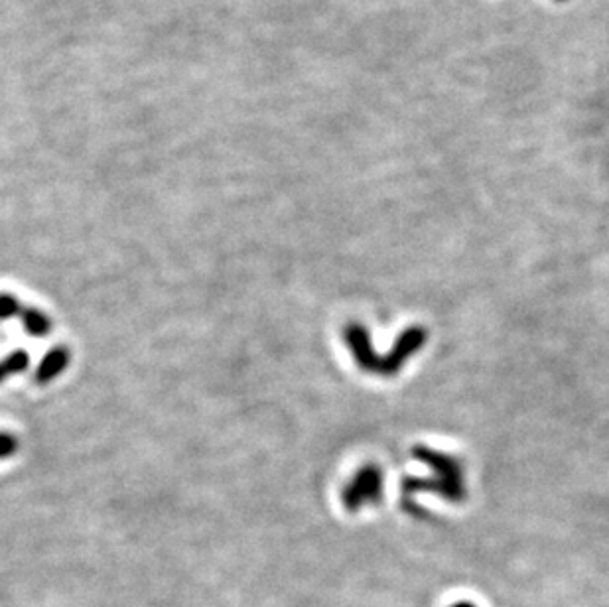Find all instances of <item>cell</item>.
<instances>
[{
	"mask_svg": "<svg viewBox=\"0 0 609 607\" xmlns=\"http://www.w3.org/2000/svg\"><path fill=\"white\" fill-rule=\"evenodd\" d=\"M18 452V438L10 432H0V460L10 458Z\"/></svg>",
	"mask_w": 609,
	"mask_h": 607,
	"instance_id": "ba28073f",
	"label": "cell"
},
{
	"mask_svg": "<svg viewBox=\"0 0 609 607\" xmlns=\"http://www.w3.org/2000/svg\"><path fill=\"white\" fill-rule=\"evenodd\" d=\"M343 339L349 345L355 363L365 373L379 375V377H395V375H399V371L403 369L406 361L410 357H414V353L426 345L428 332L420 326L408 328L399 336L395 347L387 355H377L373 351L371 336H369L367 328L361 324H355V322L347 324V328L343 330Z\"/></svg>",
	"mask_w": 609,
	"mask_h": 607,
	"instance_id": "7a4b0ae2",
	"label": "cell"
},
{
	"mask_svg": "<svg viewBox=\"0 0 609 607\" xmlns=\"http://www.w3.org/2000/svg\"><path fill=\"white\" fill-rule=\"evenodd\" d=\"M412 456L420 460L424 466H428L430 475L428 477H405L401 485L403 493V509L410 515L422 517V507L414 505L412 497L414 493H434L436 497H442L448 503H464L468 489L464 481V468L462 464L434 448L428 446H414Z\"/></svg>",
	"mask_w": 609,
	"mask_h": 607,
	"instance_id": "6da1fadb",
	"label": "cell"
},
{
	"mask_svg": "<svg viewBox=\"0 0 609 607\" xmlns=\"http://www.w3.org/2000/svg\"><path fill=\"white\" fill-rule=\"evenodd\" d=\"M28 365H30V355L26 353V349L10 351L4 359H0V383L6 381L8 377L24 373Z\"/></svg>",
	"mask_w": 609,
	"mask_h": 607,
	"instance_id": "8992f818",
	"label": "cell"
},
{
	"mask_svg": "<svg viewBox=\"0 0 609 607\" xmlns=\"http://www.w3.org/2000/svg\"><path fill=\"white\" fill-rule=\"evenodd\" d=\"M69 359H71V355H69L68 347L58 345V347L50 349L36 369V383L48 385L50 381L60 377L68 369Z\"/></svg>",
	"mask_w": 609,
	"mask_h": 607,
	"instance_id": "277c9868",
	"label": "cell"
},
{
	"mask_svg": "<svg viewBox=\"0 0 609 607\" xmlns=\"http://www.w3.org/2000/svg\"><path fill=\"white\" fill-rule=\"evenodd\" d=\"M20 318H22L24 330L34 338H44L52 332V320L36 308H24Z\"/></svg>",
	"mask_w": 609,
	"mask_h": 607,
	"instance_id": "5b68a950",
	"label": "cell"
},
{
	"mask_svg": "<svg viewBox=\"0 0 609 607\" xmlns=\"http://www.w3.org/2000/svg\"><path fill=\"white\" fill-rule=\"evenodd\" d=\"M450 607H475V604H472V602H458V604Z\"/></svg>",
	"mask_w": 609,
	"mask_h": 607,
	"instance_id": "9c48e42d",
	"label": "cell"
},
{
	"mask_svg": "<svg viewBox=\"0 0 609 607\" xmlns=\"http://www.w3.org/2000/svg\"><path fill=\"white\" fill-rule=\"evenodd\" d=\"M22 304L16 296L12 294H0V322L2 320H10L14 316H20L22 314Z\"/></svg>",
	"mask_w": 609,
	"mask_h": 607,
	"instance_id": "52a82bcc",
	"label": "cell"
},
{
	"mask_svg": "<svg viewBox=\"0 0 609 607\" xmlns=\"http://www.w3.org/2000/svg\"><path fill=\"white\" fill-rule=\"evenodd\" d=\"M385 477L375 464H367L357 470L351 481L341 489V503L349 513H357L365 505L381 503Z\"/></svg>",
	"mask_w": 609,
	"mask_h": 607,
	"instance_id": "3957f363",
	"label": "cell"
}]
</instances>
